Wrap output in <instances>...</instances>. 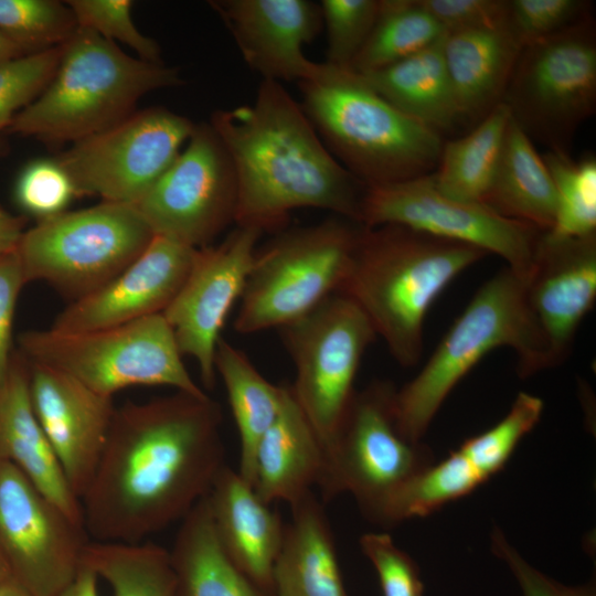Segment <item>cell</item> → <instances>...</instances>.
Returning a JSON list of instances; mask_svg holds the SVG:
<instances>
[{"instance_id": "cell-1", "label": "cell", "mask_w": 596, "mask_h": 596, "mask_svg": "<svg viewBox=\"0 0 596 596\" xmlns=\"http://www.w3.org/2000/svg\"><path fill=\"white\" fill-rule=\"evenodd\" d=\"M222 411L207 394L177 391L116 407L81 498L93 541L139 543L182 520L226 466Z\"/></svg>"}, {"instance_id": "cell-2", "label": "cell", "mask_w": 596, "mask_h": 596, "mask_svg": "<svg viewBox=\"0 0 596 596\" xmlns=\"http://www.w3.org/2000/svg\"><path fill=\"white\" fill-rule=\"evenodd\" d=\"M209 124L234 168L236 226L264 233L298 209L359 223L365 185L330 153L281 83L263 79L252 104L214 110Z\"/></svg>"}, {"instance_id": "cell-3", "label": "cell", "mask_w": 596, "mask_h": 596, "mask_svg": "<svg viewBox=\"0 0 596 596\" xmlns=\"http://www.w3.org/2000/svg\"><path fill=\"white\" fill-rule=\"evenodd\" d=\"M486 255L398 224L361 225L338 292L363 312L393 359L412 368L422 356L429 308Z\"/></svg>"}, {"instance_id": "cell-4", "label": "cell", "mask_w": 596, "mask_h": 596, "mask_svg": "<svg viewBox=\"0 0 596 596\" xmlns=\"http://www.w3.org/2000/svg\"><path fill=\"white\" fill-rule=\"evenodd\" d=\"M182 84L178 68L130 56L116 43L77 28L61 46L51 81L13 118L7 136L75 143L127 118L147 94Z\"/></svg>"}, {"instance_id": "cell-5", "label": "cell", "mask_w": 596, "mask_h": 596, "mask_svg": "<svg viewBox=\"0 0 596 596\" xmlns=\"http://www.w3.org/2000/svg\"><path fill=\"white\" fill-rule=\"evenodd\" d=\"M510 348L520 377L547 370L545 349L530 311L525 278L504 267L476 291L425 365L396 389L395 424L412 443L423 437L443 403L465 375L488 353Z\"/></svg>"}, {"instance_id": "cell-6", "label": "cell", "mask_w": 596, "mask_h": 596, "mask_svg": "<svg viewBox=\"0 0 596 596\" xmlns=\"http://www.w3.org/2000/svg\"><path fill=\"white\" fill-rule=\"evenodd\" d=\"M298 86L327 149L365 187L435 171L444 137L398 110L360 74L328 65L323 76Z\"/></svg>"}, {"instance_id": "cell-7", "label": "cell", "mask_w": 596, "mask_h": 596, "mask_svg": "<svg viewBox=\"0 0 596 596\" xmlns=\"http://www.w3.org/2000/svg\"><path fill=\"white\" fill-rule=\"evenodd\" d=\"M361 224L332 215L279 232L256 249L234 329L241 334L281 328L337 294Z\"/></svg>"}, {"instance_id": "cell-8", "label": "cell", "mask_w": 596, "mask_h": 596, "mask_svg": "<svg viewBox=\"0 0 596 596\" xmlns=\"http://www.w3.org/2000/svg\"><path fill=\"white\" fill-rule=\"evenodd\" d=\"M17 343L29 362L68 374L103 395L139 385L206 394L188 372L162 313L93 331L28 330Z\"/></svg>"}, {"instance_id": "cell-9", "label": "cell", "mask_w": 596, "mask_h": 596, "mask_svg": "<svg viewBox=\"0 0 596 596\" xmlns=\"http://www.w3.org/2000/svg\"><path fill=\"white\" fill-rule=\"evenodd\" d=\"M153 237L135 205L103 201L36 221L15 252L26 284L44 281L75 301L120 274Z\"/></svg>"}, {"instance_id": "cell-10", "label": "cell", "mask_w": 596, "mask_h": 596, "mask_svg": "<svg viewBox=\"0 0 596 596\" xmlns=\"http://www.w3.org/2000/svg\"><path fill=\"white\" fill-rule=\"evenodd\" d=\"M502 103L533 141L568 152L596 109V29L592 13L522 47Z\"/></svg>"}, {"instance_id": "cell-11", "label": "cell", "mask_w": 596, "mask_h": 596, "mask_svg": "<svg viewBox=\"0 0 596 596\" xmlns=\"http://www.w3.org/2000/svg\"><path fill=\"white\" fill-rule=\"evenodd\" d=\"M395 390L391 382L375 380L355 392L324 453L317 486L323 503L341 493L352 494L374 523L390 497L435 461L424 441L412 443L400 434L393 409Z\"/></svg>"}, {"instance_id": "cell-12", "label": "cell", "mask_w": 596, "mask_h": 596, "mask_svg": "<svg viewBox=\"0 0 596 596\" xmlns=\"http://www.w3.org/2000/svg\"><path fill=\"white\" fill-rule=\"evenodd\" d=\"M279 330L295 365L292 395L326 453L353 400L356 373L376 334L363 312L339 292Z\"/></svg>"}, {"instance_id": "cell-13", "label": "cell", "mask_w": 596, "mask_h": 596, "mask_svg": "<svg viewBox=\"0 0 596 596\" xmlns=\"http://www.w3.org/2000/svg\"><path fill=\"white\" fill-rule=\"evenodd\" d=\"M191 119L164 107L136 110L113 127L72 143L55 157L78 196L135 204L191 137Z\"/></svg>"}, {"instance_id": "cell-14", "label": "cell", "mask_w": 596, "mask_h": 596, "mask_svg": "<svg viewBox=\"0 0 596 596\" xmlns=\"http://www.w3.org/2000/svg\"><path fill=\"white\" fill-rule=\"evenodd\" d=\"M433 173V172H432ZM432 173L409 180L365 187L359 224H398L471 245L501 257L526 278L542 232L501 216L482 202L451 199L435 187Z\"/></svg>"}, {"instance_id": "cell-15", "label": "cell", "mask_w": 596, "mask_h": 596, "mask_svg": "<svg viewBox=\"0 0 596 596\" xmlns=\"http://www.w3.org/2000/svg\"><path fill=\"white\" fill-rule=\"evenodd\" d=\"M237 185L227 151L209 123L134 204L156 236L202 248L235 222Z\"/></svg>"}, {"instance_id": "cell-16", "label": "cell", "mask_w": 596, "mask_h": 596, "mask_svg": "<svg viewBox=\"0 0 596 596\" xmlns=\"http://www.w3.org/2000/svg\"><path fill=\"white\" fill-rule=\"evenodd\" d=\"M87 536L83 525L0 458V549L12 578L34 596H58L82 566Z\"/></svg>"}, {"instance_id": "cell-17", "label": "cell", "mask_w": 596, "mask_h": 596, "mask_svg": "<svg viewBox=\"0 0 596 596\" xmlns=\"http://www.w3.org/2000/svg\"><path fill=\"white\" fill-rule=\"evenodd\" d=\"M262 234L236 226L217 245L198 248L187 279L162 312L181 354L195 360L205 389L215 385L221 331L242 297Z\"/></svg>"}, {"instance_id": "cell-18", "label": "cell", "mask_w": 596, "mask_h": 596, "mask_svg": "<svg viewBox=\"0 0 596 596\" xmlns=\"http://www.w3.org/2000/svg\"><path fill=\"white\" fill-rule=\"evenodd\" d=\"M525 294L547 369L556 368L571 354L578 328L596 300V234L557 238L542 233Z\"/></svg>"}, {"instance_id": "cell-19", "label": "cell", "mask_w": 596, "mask_h": 596, "mask_svg": "<svg viewBox=\"0 0 596 596\" xmlns=\"http://www.w3.org/2000/svg\"><path fill=\"white\" fill-rule=\"evenodd\" d=\"M210 6L232 34L246 64L263 79H318L326 63L309 60L304 45L322 26L320 6L310 0H215Z\"/></svg>"}, {"instance_id": "cell-20", "label": "cell", "mask_w": 596, "mask_h": 596, "mask_svg": "<svg viewBox=\"0 0 596 596\" xmlns=\"http://www.w3.org/2000/svg\"><path fill=\"white\" fill-rule=\"evenodd\" d=\"M195 252L155 235L129 266L100 288L72 301L51 328L64 332L93 331L162 313L187 279Z\"/></svg>"}, {"instance_id": "cell-21", "label": "cell", "mask_w": 596, "mask_h": 596, "mask_svg": "<svg viewBox=\"0 0 596 596\" xmlns=\"http://www.w3.org/2000/svg\"><path fill=\"white\" fill-rule=\"evenodd\" d=\"M29 364L35 416L81 501L106 444L116 409L114 397L99 394L58 370Z\"/></svg>"}, {"instance_id": "cell-22", "label": "cell", "mask_w": 596, "mask_h": 596, "mask_svg": "<svg viewBox=\"0 0 596 596\" xmlns=\"http://www.w3.org/2000/svg\"><path fill=\"white\" fill-rule=\"evenodd\" d=\"M0 458L12 462L73 522L84 526L81 501L35 416L30 364L18 350L0 384Z\"/></svg>"}, {"instance_id": "cell-23", "label": "cell", "mask_w": 596, "mask_h": 596, "mask_svg": "<svg viewBox=\"0 0 596 596\" xmlns=\"http://www.w3.org/2000/svg\"><path fill=\"white\" fill-rule=\"evenodd\" d=\"M217 538L236 567L273 595V571L285 525L240 476L225 466L207 494Z\"/></svg>"}, {"instance_id": "cell-24", "label": "cell", "mask_w": 596, "mask_h": 596, "mask_svg": "<svg viewBox=\"0 0 596 596\" xmlns=\"http://www.w3.org/2000/svg\"><path fill=\"white\" fill-rule=\"evenodd\" d=\"M323 467L324 449L285 385L279 414L256 449L253 489L266 504L292 505L318 486Z\"/></svg>"}, {"instance_id": "cell-25", "label": "cell", "mask_w": 596, "mask_h": 596, "mask_svg": "<svg viewBox=\"0 0 596 596\" xmlns=\"http://www.w3.org/2000/svg\"><path fill=\"white\" fill-rule=\"evenodd\" d=\"M521 50L507 24L446 33L444 61L464 126L502 103Z\"/></svg>"}, {"instance_id": "cell-26", "label": "cell", "mask_w": 596, "mask_h": 596, "mask_svg": "<svg viewBox=\"0 0 596 596\" xmlns=\"http://www.w3.org/2000/svg\"><path fill=\"white\" fill-rule=\"evenodd\" d=\"M273 571L274 596H348L333 533L313 492L290 505Z\"/></svg>"}, {"instance_id": "cell-27", "label": "cell", "mask_w": 596, "mask_h": 596, "mask_svg": "<svg viewBox=\"0 0 596 596\" xmlns=\"http://www.w3.org/2000/svg\"><path fill=\"white\" fill-rule=\"evenodd\" d=\"M505 464L481 434L470 437L445 459L434 461L397 489L384 504L376 523L395 525L428 515L471 493Z\"/></svg>"}, {"instance_id": "cell-28", "label": "cell", "mask_w": 596, "mask_h": 596, "mask_svg": "<svg viewBox=\"0 0 596 596\" xmlns=\"http://www.w3.org/2000/svg\"><path fill=\"white\" fill-rule=\"evenodd\" d=\"M445 35L402 61L360 74L394 107L443 137L464 126L444 61Z\"/></svg>"}, {"instance_id": "cell-29", "label": "cell", "mask_w": 596, "mask_h": 596, "mask_svg": "<svg viewBox=\"0 0 596 596\" xmlns=\"http://www.w3.org/2000/svg\"><path fill=\"white\" fill-rule=\"evenodd\" d=\"M482 203L501 216L528 224L542 233L554 225L556 192L553 179L533 141L512 117Z\"/></svg>"}, {"instance_id": "cell-30", "label": "cell", "mask_w": 596, "mask_h": 596, "mask_svg": "<svg viewBox=\"0 0 596 596\" xmlns=\"http://www.w3.org/2000/svg\"><path fill=\"white\" fill-rule=\"evenodd\" d=\"M169 553L178 596H272L247 578L225 553L207 496L181 520Z\"/></svg>"}, {"instance_id": "cell-31", "label": "cell", "mask_w": 596, "mask_h": 596, "mask_svg": "<svg viewBox=\"0 0 596 596\" xmlns=\"http://www.w3.org/2000/svg\"><path fill=\"white\" fill-rule=\"evenodd\" d=\"M214 366L226 390L240 435L238 473L253 487L256 449L279 414L285 385L268 382L244 352L223 338L216 347Z\"/></svg>"}, {"instance_id": "cell-32", "label": "cell", "mask_w": 596, "mask_h": 596, "mask_svg": "<svg viewBox=\"0 0 596 596\" xmlns=\"http://www.w3.org/2000/svg\"><path fill=\"white\" fill-rule=\"evenodd\" d=\"M511 119L501 103L465 136L444 141L432 173L443 194L469 202H482L493 178L505 130Z\"/></svg>"}, {"instance_id": "cell-33", "label": "cell", "mask_w": 596, "mask_h": 596, "mask_svg": "<svg viewBox=\"0 0 596 596\" xmlns=\"http://www.w3.org/2000/svg\"><path fill=\"white\" fill-rule=\"evenodd\" d=\"M82 565L102 578L113 596H178L170 553L152 542L92 541Z\"/></svg>"}, {"instance_id": "cell-34", "label": "cell", "mask_w": 596, "mask_h": 596, "mask_svg": "<svg viewBox=\"0 0 596 596\" xmlns=\"http://www.w3.org/2000/svg\"><path fill=\"white\" fill-rule=\"evenodd\" d=\"M445 34L419 0H380L374 26L350 70L364 74L383 68L424 50Z\"/></svg>"}, {"instance_id": "cell-35", "label": "cell", "mask_w": 596, "mask_h": 596, "mask_svg": "<svg viewBox=\"0 0 596 596\" xmlns=\"http://www.w3.org/2000/svg\"><path fill=\"white\" fill-rule=\"evenodd\" d=\"M556 192L555 222L547 233L557 238L596 234V157L578 160L570 152L547 150L542 155Z\"/></svg>"}, {"instance_id": "cell-36", "label": "cell", "mask_w": 596, "mask_h": 596, "mask_svg": "<svg viewBox=\"0 0 596 596\" xmlns=\"http://www.w3.org/2000/svg\"><path fill=\"white\" fill-rule=\"evenodd\" d=\"M77 30L66 2L0 0V31L28 54L63 45Z\"/></svg>"}, {"instance_id": "cell-37", "label": "cell", "mask_w": 596, "mask_h": 596, "mask_svg": "<svg viewBox=\"0 0 596 596\" xmlns=\"http://www.w3.org/2000/svg\"><path fill=\"white\" fill-rule=\"evenodd\" d=\"M61 46L0 65V157L4 155V137L13 118L41 94L54 75Z\"/></svg>"}, {"instance_id": "cell-38", "label": "cell", "mask_w": 596, "mask_h": 596, "mask_svg": "<svg viewBox=\"0 0 596 596\" xmlns=\"http://www.w3.org/2000/svg\"><path fill=\"white\" fill-rule=\"evenodd\" d=\"M380 0H322L327 31V63L350 70L366 42L377 17Z\"/></svg>"}, {"instance_id": "cell-39", "label": "cell", "mask_w": 596, "mask_h": 596, "mask_svg": "<svg viewBox=\"0 0 596 596\" xmlns=\"http://www.w3.org/2000/svg\"><path fill=\"white\" fill-rule=\"evenodd\" d=\"M77 28L95 32L103 39L130 47L137 57L151 63H163L157 41L136 26L130 0H68Z\"/></svg>"}, {"instance_id": "cell-40", "label": "cell", "mask_w": 596, "mask_h": 596, "mask_svg": "<svg viewBox=\"0 0 596 596\" xmlns=\"http://www.w3.org/2000/svg\"><path fill=\"white\" fill-rule=\"evenodd\" d=\"M77 191L62 166L53 159L28 162L13 185V201L24 213L41 221L67 211Z\"/></svg>"}, {"instance_id": "cell-41", "label": "cell", "mask_w": 596, "mask_h": 596, "mask_svg": "<svg viewBox=\"0 0 596 596\" xmlns=\"http://www.w3.org/2000/svg\"><path fill=\"white\" fill-rule=\"evenodd\" d=\"M590 8L586 0H507V26L524 47L572 26Z\"/></svg>"}, {"instance_id": "cell-42", "label": "cell", "mask_w": 596, "mask_h": 596, "mask_svg": "<svg viewBox=\"0 0 596 596\" xmlns=\"http://www.w3.org/2000/svg\"><path fill=\"white\" fill-rule=\"evenodd\" d=\"M360 547L379 576L383 596H424L415 562L390 534L365 533L360 538Z\"/></svg>"}, {"instance_id": "cell-43", "label": "cell", "mask_w": 596, "mask_h": 596, "mask_svg": "<svg viewBox=\"0 0 596 596\" xmlns=\"http://www.w3.org/2000/svg\"><path fill=\"white\" fill-rule=\"evenodd\" d=\"M446 33L507 24V0H419Z\"/></svg>"}, {"instance_id": "cell-44", "label": "cell", "mask_w": 596, "mask_h": 596, "mask_svg": "<svg viewBox=\"0 0 596 596\" xmlns=\"http://www.w3.org/2000/svg\"><path fill=\"white\" fill-rule=\"evenodd\" d=\"M491 550L515 578L522 596H595L590 586L568 587L533 567L510 543L503 531L493 528Z\"/></svg>"}, {"instance_id": "cell-45", "label": "cell", "mask_w": 596, "mask_h": 596, "mask_svg": "<svg viewBox=\"0 0 596 596\" xmlns=\"http://www.w3.org/2000/svg\"><path fill=\"white\" fill-rule=\"evenodd\" d=\"M26 285L15 251L0 255V384L13 354L12 331L18 297Z\"/></svg>"}, {"instance_id": "cell-46", "label": "cell", "mask_w": 596, "mask_h": 596, "mask_svg": "<svg viewBox=\"0 0 596 596\" xmlns=\"http://www.w3.org/2000/svg\"><path fill=\"white\" fill-rule=\"evenodd\" d=\"M28 217L15 215L0 205V255L15 251L28 228Z\"/></svg>"}, {"instance_id": "cell-47", "label": "cell", "mask_w": 596, "mask_h": 596, "mask_svg": "<svg viewBox=\"0 0 596 596\" xmlns=\"http://www.w3.org/2000/svg\"><path fill=\"white\" fill-rule=\"evenodd\" d=\"M97 583L95 573L82 565L74 581L58 596H99Z\"/></svg>"}, {"instance_id": "cell-48", "label": "cell", "mask_w": 596, "mask_h": 596, "mask_svg": "<svg viewBox=\"0 0 596 596\" xmlns=\"http://www.w3.org/2000/svg\"><path fill=\"white\" fill-rule=\"evenodd\" d=\"M25 55L29 54L0 31V65Z\"/></svg>"}, {"instance_id": "cell-49", "label": "cell", "mask_w": 596, "mask_h": 596, "mask_svg": "<svg viewBox=\"0 0 596 596\" xmlns=\"http://www.w3.org/2000/svg\"><path fill=\"white\" fill-rule=\"evenodd\" d=\"M0 596H34L14 578L9 579L0 584Z\"/></svg>"}, {"instance_id": "cell-50", "label": "cell", "mask_w": 596, "mask_h": 596, "mask_svg": "<svg viewBox=\"0 0 596 596\" xmlns=\"http://www.w3.org/2000/svg\"><path fill=\"white\" fill-rule=\"evenodd\" d=\"M12 577L7 560L0 549V584Z\"/></svg>"}]
</instances>
